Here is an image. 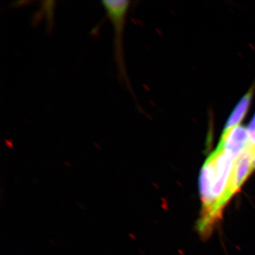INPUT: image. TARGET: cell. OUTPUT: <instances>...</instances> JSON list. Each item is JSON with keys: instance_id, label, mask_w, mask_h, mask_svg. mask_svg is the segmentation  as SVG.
<instances>
[{"instance_id": "3", "label": "cell", "mask_w": 255, "mask_h": 255, "mask_svg": "<svg viewBox=\"0 0 255 255\" xmlns=\"http://www.w3.org/2000/svg\"><path fill=\"white\" fill-rule=\"evenodd\" d=\"M254 147L249 145L235 161L231 183V196L239 191L243 183L254 170Z\"/></svg>"}, {"instance_id": "1", "label": "cell", "mask_w": 255, "mask_h": 255, "mask_svg": "<svg viewBox=\"0 0 255 255\" xmlns=\"http://www.w3.org/2000/svg\"><path fill=\"white\" fill-rule=\"evenodd\" d=\"M102 4L113 26L114 60L117 67L119 80L121 83L125 84L127 90L132 94L131 85L126 68L123 44L124 27L130 1L127 0H106L102 1Z\"/></svg>"}, {"instance_id": "4", "label": "cell", "mask_w": 255, "mask_h": 255, "mask_svg": "<svg viewBox=\"0 0 255 255\" xmlns=\"http://www.w3.org/2000/svg\"><path fill=\"white\" fill-rule=\"evenodd\" d=\"M253 90L248 92L243 98L240 100L236 107L233 110L232 114L230 116L227 123L225 126L222 135H226L228 132L231 131L234 128L240 126L242 121L245 118L248 111L249 110L250 105L251 104L252 98H253Z\"/></svg>"}, {"instance_id": "7", "label": "cell", "mask_w": 255, "mask_h": 255, "mask_svg": "<svg viewBox=\"0 0 255 255\" xmlns=\"http://www.w3.org/2000/svg\"><path fill=\"white\" fill-rule=\"evenodd\" d=\"M253 164H254V168L255 169V145L254 147V163Z\"/></svg>"}, {"instance_id": "6", "label": "cell", "mask_w": 255, "mask_h": 255, "mask_svg": "<svg viewBox=\"0 0 255 255\" xmlns=\"http://www.w3.org/2000/svg\"><path fill=\"white\" fill-rule=\"evenodd\" d=\"M250 135V145L255 147V114L252 119L249 127L248 128Z\"/></svg>"}, {"instance_id": "5", "label": "cell", "mask_w": 255, "mask_h": 255, "mask_svg": "<svg viewBox=\"0 0 255 255\" xmlns=\"http://www.w3.org/2000/svg\"><path fill=\"white\" fill-rule=\"evenodd\" d=\"M41 8L40 12L36 13V16L33 17V19L40 17L42 15L46 16L47 21V29L51 31L53 26V11H54L55 1H42Z\"/></svg>"}, {"instance_id": "2", "label": "cell", "mask_w": 255, "mask_h": 255, "mask_svg": "<svg viewBox=\"0 0 255 255\" xmlns=\"http://www.w3.org/2000/svg\"><path fill=\"white\" fill-rule=\"evenodd\" d=\"M249 145H251L248 128L238 126L226 135H221L217 148L224 150L236 160Z\"/></svg>"}]
</instances>
